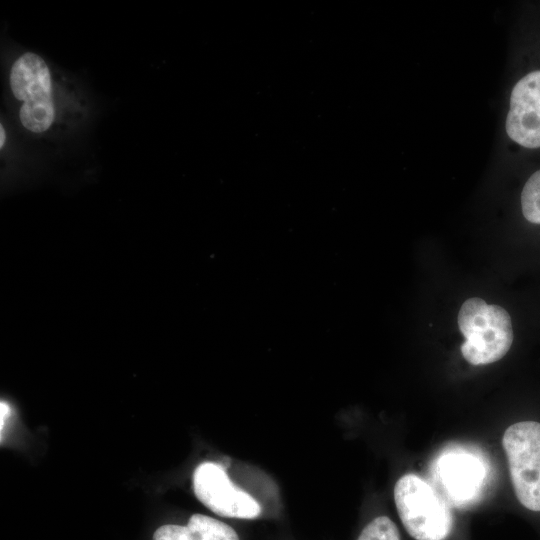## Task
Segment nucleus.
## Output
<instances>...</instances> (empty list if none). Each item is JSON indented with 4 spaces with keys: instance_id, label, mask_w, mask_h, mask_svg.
<instances>
[{
    "instance_id": "obj_12",
    "label": "nucleus",
    "mask_w": 540,
    "mask_h": 540,
    "mask_svg": "<svg viewBox=\"0 0 540 540\" xmlns=\"http://www.w3.org/2000/svg\"><path fill=\"white\" fill-rule=\"evenodd\" d=\"M0 410H1V416L0 417H1V430H2L4 421H5L6 417H8L9 414H10V409H9V406L5 402L2 401Z\"/></svg>"
},
{
    "instance_id": "obj_10",
    "label": "nucleus",
    "mask_w": 540,
    "mask_h": 540,
    "mask_svg": "<svg viewBox=\"0 0 540 540\" xmlns=\"http://www.w3.org/2000/svg\"><path fill=\"white\" fill-rule=\"evenodd\" d=\"M521 208L527 221L540 224V170L526 181L521 193Z\"/></svg>"
},
{
    "instance_id": "obj_8",
    "label": "nucleus",
    "mask_w": 540,
    "mask_h": 540,
    "mask_svg": "<svg viewBox=\"0 0 540 540\" xmlns=\"http://www.w3.org/2000/svg\"><path fill=\"white\" fill-rule=\"evenodd\" d=\"M153 540H240L228 524L204 514H193L186 525L166 524L159 527Z\"/></svg>"
},
{
    "instance_id": "obj_5",
    "label": "nucleus",
    "mask_w": 540,
    "mask_h": 540,
    "mask_svg": "<svg viewBox=\"0 0 540 540\" xmlns=\"http://www.w3.org/2000/svg\"><path fill=\"white\" fill-rule=\"evenodd\" d=\"M505 127L519 145L540 147V70L525 75L512 89Z\"/></svg>"
},
{
    "instance_id": "obj_7",
    "label": "nucleus",
    "mask_w": 540,
    "mask_h": 540,
    "mask_svg": "<svg viewBox=\"0 0 540 540\" xmlns=\"http://www.w3.org/2000/svg\"><path fill=\"white\" fill-rule=\"evenodd\" d=\"M10 86L14 96L24 102L51 99L49 69L34 53H25L16 60L11 69Z\"/></svg>"
},
{
    "instance_id": "obj_13",
    "label": "nucleus",
    "mask_w": 540,
    "mask_h": 540,
    "mask_svg": "<svg viewBox=\"0 0 540 540\" xmlns=\"http://www.w3.org/2000/svg\"><path fill=\"white\" fill-rule=\"evenodd\" d=\"M5 142V131L3 126L0 127V147L2 148Z\"/></svg>"
},
{
    "instance_id": "obj_6",
    "label": "nucleus",
    "mask_w": 540,
    "mask_h": 540,
    "mask_svg": "<svg viewBox=\"0 0 540 540\" xmlns=\"http://www.w3.org/2000/svg\"><path fill=\"white\" fill-rule=\"evenodd\" d=\"M437 471L446 494L457 505L477 497L486 477L483 462L464 451L443 454L438 461Z\"/></svg>"
},
{
    "instance_id": "obj_4",
    "label": "nucleus",
    "mask_w": 540,
    "mask_h": 540,
    "mask_svg": "<svg viewBox=\"0 0 540 540\" xmlns=\"http://www.w3.org/2000/svg\"><path fill=\"white\" fill-rule=\"evenodd\" d=\"M193 489L197 499L221 517L256 519L262 514L260 504L235 486L216 463L204 462L195 469Z\"/></svg>"
},
{
    "instance_id": "obj_9",
    "label": "nucleus",
    "mask_w": 540,
    "mask_h": 540,
    "mask_svg": "<svg viewBox=\"0 0 540 540\" xmlns=\"http://www.w3.org/2000/svg\"><path fill=\"white\" fill-rule=\"evenodd\" d=\"M23 126L32 132L46 131L54 120V107L51 99L24 102L20 109Z\"/></svg>"
},
{
    "instance_id": "obj_2",
    "label": "nucleus",
    "mask_w": 540,
    "mask_h": 540,
    "mask_svg": "<svg viewBox=\"0 0 540 540\" xmlns=\"http://www.w3.org/2000/svg\"><path fill=\"white\" fill-rule=\"evenodd\" d=\"M400 520L415 540H445L453 528V516L445 500L423 479L405 474L394 487Z\"/></svg>"
},
{
    "instance_id": "obj_1",
    "label": "nucleus",
    "mask_w": 540,
    "mask_h": 540,
    "mask_svg": "<svg viewBox=\"0 0 540 540\" xmlns=\"http://www.w3.org/2000/svg\"><path fill=\"white\" fill-rule=\"evenodd\" d=\"M457 321L465 338L461 353L470 364H490L509 351L513 329L510 315L504 308L487 304L481 298H470L462 304Z\"/></svg>"
},
{
    "instance_id": "obj_3",
    "label": "nucleus",
    "mask_w": 540,
    "mask_h": 540,
    "mask_svg": "<svg viewBox=\"0 0 540 540\" xmlns=\"http://www.w3.org/2000/svg\"><path fill=\"white\" fill-rule=\"evenodd\" d=\"M511 482L518 501L540 511V423L523 421L509 426L502 438Z\"/></svg>"
},
{
    "instance_id": "obj_11",
    "label": "nucleus",
    "mask_w": 540,
    "mask_h": 540,
    "mask_svg": "<svg viewBox=\"0 0 540 540\" xmlns=\"http://www.w3.org/2000/svg\"><path fill=\"white\" fill-rule=\"evenodd\" d=\"M357 540L401 539L396 524L387 516H378L365 525Z\"/></svg>"
}]
</instances>
